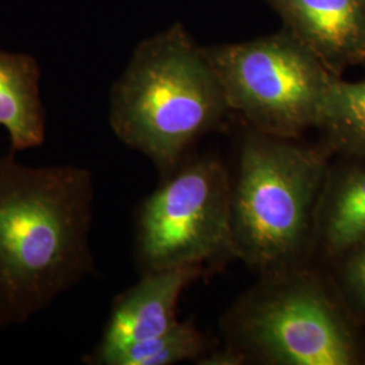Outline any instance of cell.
<instances>
[{
	"instance_id": "9",
	"label": "cell",
	"mask_w": 365,
	"mask_h": 365,
	"mask_svg": "<svg viewBox=\"0 0 365 365\" xmlns=\"http://www.w3.org/2000/svg\"><path fill=\"white\" fill-rule=\"evenodd\" d=\"M363 242L365 158H331L315 212L312 257L330 265Z\"/></svg>"
},
{
	"instance_id": "3",
	"label": "cell",
	"mask_w": 365,
	"mask_h": 365,
	"mask_svg": "<svg viewBox=\"0 0 365 365\" xmlns=\"http://www.w3.org/2000/svg\"><path fill=\"white\" fill-rule=\"evenodd\" d=\"M333 156L321 144L248 128L232 178L235 256L257 274L306 264Z\"/></svg>"
},
{
	"instance_id": "7",
	"label": "cell",
	"mask_w": 365,
	"mask_h": 365,
	"mask_svg": "<svg viewBox=\"0 0 365 365\" xmlns=\"http://www.w3.org/2000/svg\"><path fill=\"white\" fill-rule=\"evenodd\" d=\"M206 272L205 267L188 265L143 274L140 282L114 299L101 341L83 363L105 365L118 351L170 330L179 322L184 289Z\"/></svg>"
},
{
	"instance_id": "2",
	"label": "cell",
	"mask_w": 365,
	"mask_h": 365,
	"mask_svg": "<svg viewBox=\"0 0 365 365\" xmlns=\"http://www.w3.org/2000/svg\"><path fill=\"white\" fill-rule=\"evenodd\" d=\"M230 111L221 83L187 30L176 24L144 39L110 93V126L148 157L161 179Z\"/></svg>"
},
{
	"instance_id": "6",
	"label": "cell",
	"mask_w": 365,
	"mask_h": 365,
	"mask_svg": "<svg viewBox=\"0 0 365 365\" xmlns=\"http://www.w3.org/2000/svg\"><path fill=\"white\" fill-rule=\"evenodd\" d=\"M134 255L141 274L237 259L232 176L217 157L185 160L137 210Z\"/></svg>"
},
{
	"instance_id": "8",
	"label": "cell",
	"mask_w": 365,
	"mask_h": 365,
	"mask_svg": "<svg viewBox=\"0 0 365 365\" xmlns=\"http://www.w3.org/2000/svg\"><path fill=\"white\" fill-rule=\"evenodd\" d=\"M284 29L339 76L365 64V0H265Z\"/></svg>"
},
{
	"instance_id": "12",
	"label": "cell",
	"mask_w": 365,
	"mask_h": 365,
	"mask_svg": "<svg viewBox=\"0 0 365 365\" xmlns=\"http://www.w3.org/2000/svg\"><path fill=\"white\" fill-rule=\"evenodd\" d=\"M211 351L209 339L192 321H179L161 336L146 339L111 354L105 365H172L197 363Z\"/></svg>"
},
{
	"instance_id": "13",
	"label": "cell",
	"mask_w": 365,
	"mask_h": 365,
	"mask_svg": "<svg viewBox=\"0 0 365 365\" xmlns=\"http://www.w3.org/2000/svg\"><path fill=\"white\" fill-rule=\"evenodd\" d=\"M330 265V282L342 304L356 324H365V242Z\"/></svg>"
},
{
	"instance_id": "5",
	"label": "cell",
	"mask_w": 365,
	"mask_h": 365,
	"mask_svg": "<svg viewBox=\"0 0 365 365\" xmlns=\"http://www.w3.org/2000/svg\"><path fill=\"white\" fill-rule=\"evenodd\" d=\"M230 111L248 128L300 138L315 128L333 80L327 66L286 29L205 48Z\"/></svg>"
},
{
	"instance_id": "4",
	"label": "cell",
	"mask_w": 365,
	"mask_h": 365,
	"mask_svg": "<svg viewBox=\"0 0 365 365\" xmlns=\"http://www.w3.org/2000/svg\"><path fill=\"white\" fill-rule=\"evenodd\" d=\"M233 365H356L357 324L310 262L260 274L222 317Z\"/></svg>"
},
{
	"instance_id": "11",
	"label": "cell",
	"mask_w": 365,
	"mask_h": 365,
	"mask_svg": "<svg viewBox=\"0 0 365 365\" xmlns=\"http://www.w3.org/2000/svg\"><path fill=\"white\" fill-rule=\"evenodd\" d=\"M317 129L331 156L365 158V78L333 80Z\"/></svg>"
},
{
	"instance_id": "14",
	"label": "cell",
	"mask_w": 365,
	"mask_h": 365,
	"mask_svg": "<svg viewBox=\"0 0 365 365\" xmlns=\"http://www.w3.org/2000/svg\"><path fill=\"white\" fill-rule=\"evenodd\" d=\"M364 66H365V64H364Z\"/></svg>"
},
{
	"instance_id": "1",
	"label": "cell",
	"mask_w": 365,
	"mask_h": 365,
	"mask_svg": "<svg viewBox=\"0 0 365 365\" xmlns=\"http://www.w3.org/2000/svg\"><path fill=\"white\" fill-rule=\"evenodd\" d=\"M93 200L84 167L0 157V329L24 325L95 274Z\"/></svg>"
},
{
	"instance_id": "10",
	"label": "cell",
	"mask_w": 365,
	"mask_h": 365,
	"mask_svg": "<svg viewBox=\"0 0 365 365\" xmlns=\"http://www.w3.org/2000/svg\"><path fill=\"white\" fill-rule=\"evenodd\" d=\"M39 78L31 56L0 51V126L7 131L14 153L45 143Z\"/></svg>"
}]
</instances>
